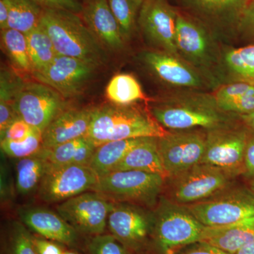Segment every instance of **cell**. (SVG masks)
Instances as JSON below:
<instances>
[{"mask_svg": "<svg viewBox=\"0 0 254 254\" xmlns=\"http://www.w3.org/2000/svg\"><path fill=\"white\" fill-rule=\"evenodd\" d=\"M168 132L155 120L149 110L134 104L110 103L94 108L86 136L98 146L120 140L160 138Z\"/></svg>", "mask_w": 254, "mask_h": 254, "instance_id": "obj_1", "label": "cell"}, {"mask_svg": "<svg viewBox=\"0 0 254 254\" xmlns=\"http://www.w3.org/2000/svg\"><path fill=\"white\" fill-rule=\"evenodd\" d=\"M149 112L167 131H205L236 123L240 116L220 109L213 97L190 96L164 100Z\"/></svg>", "mask_w": 254, "mask_h": 254, "instance_id": "obj_2", "label": "cell"}, {"mask_svg": "<svg viewBox=\"0 0 254 254\" xmlns=\"http://www.w3.org/2000/svg\"><path fill=\"white\" fill-rule=\"evenodd\" d=\"M40 24L51 38L58 55L103 64L104 48L78 14L66 10L43 9Z\"/></svg>", "mask_w": 254, "mask_h": 254, "instance_id": "obj_3", "label": "cell"}, {"mask_svg": "<svg viewBox=\"0 0 254 254\" xmlns=\"http://www.w3.org/2000/svg\"><path fill=\"white\" fill-rule=\"evenodd\" d=\"M153 214L148 253L176 254L201 240L205 226L185 205L174 203L163 195Z\"/></svg>", "mask_w": 254, "mask_h": 254, "instance_id": "obj_4", "label": "cell"}, {"mask_svg": "<svg viewBox=\"0 0 254 254\" xmlns=\"http://www.w3.org/2000/svg\"><path fill=\"white\" fill-rule=\"evenodd\" d=\"M165 177L158 174L119 170L99 177L93 191L114 203H127L153 209L163 194Z\"/></svg>", "mask_w": 254, "mask_h": 254, "instance_id": "obj_5", "label": "cell"}, {"mask_svg": "<svg viewBox=\"0 0 254 254\" xmlns=\"http://www.w3.org/2000/svg\"><path fill=\"white\" fill-rule=\"evenodd\" d=\"M236 178L205 163L173 177H166L163 195L179 205H190L217 194L234 183Z\"/></svg>", "mask_w": 254, "mask_h": 254, "instance_id": "obj_6", "label": "cell"}, {"mask_svg": "<svg viewBox=\"0 0 254 254\" xmlns=\"http://www.w3.org/2000/svg\"><path fill=\"white\" fill-rule=\"evenodd\" d=\"M187 208L205 227H222L254 217V190L234 183Z\"/></svg>", "mask_w": 254, "mask_h": 254, "instance_id": "obj_7", "label": "cell"}, {"mask_svg": "<svg viewBox=\"0 0 254 254\" xmlns=\"http://www.w3.org/2000/svg\"><path fill=\"white\" fill-rule=\"evenodd\" d=\"M250 128L238 121L206 131L201 163L208 164L237 178L245 173V155Z\"/></svg>", "mask_w": 254, "mask_h": 254, "instance_id": "obj_8", "label": "cell"}, {"mask_svg": "<svg viewBox=\"0 0 254 254\" xmlns=\"http://www.w3.org/2000/svg\"><path fill=\"white\" fill-rule=\"evenodd\" d=\"M115 203L93 190H88L58 203L60 214L78 233L95 236L104 233Z\"/></svg>", "mask_w": 254, "mask_h": 254, "instance_id": "obj_9", "label": "cell"}, {"mask_svg": "<svg viewBox=\"0 0 254 254\" xmlns=\"http://www.w3.org/2000/svg\"><path fill=\"white\" fill-rule=\"evenodd\" d=\"M153 223V209L127 203H115L108 220L110 234L132 254L147 252Z\"/></svg>", "mask_w": 254, "mask_h": 254, "instance_id": "obj_10", "label": "cell"}, {"mask_svg": "<svg viewBox=\"0 0 254 254\" xmlns=\"http://www.w3.org/2000/svg\"><path fill=\"white\" fill-rule=\"evenodd\" d=\"M14 109L18 118L43 132L65 109V103L58 92L41 82H24L15 98Z\"/></svg>", "mask_w": 254, "mask_h": 254, "instance_id": "obj_11", "label": "cell"}, {"mask_svg": "<svg viewBox=\"0 0 254 254\" xmlns=\"http://www.w3.org/2000/svg\"><path fill=\"white\" fill-rule=\"evenodd\" d=\"M206 131H169L158 138V146L167 177H173L200 163L204 154Z\"/></svg>", "mask_w": 254, "mask_h": 254, "instance_id": "obj_12", "label": "cell"}, {"mask_svg": "<svg viewBox=\"0 0 254 254\" xmlns=\"http://www.w3.org/2000/svg\"><path fill=\"white\" fill-rule=\"evenodd\" d=\"M99 177L89 165L50 167L43 177L38 195L42 201L61 203L93 190Z\"/></svg>", "mask_w": 254, "mask_h": 254, "instance_id": "obj_13", "label": "cell"}, {"mask_svg": "<svg viewBox=\"0 0 254 254\" xmlns=\"http://www.w3.org/2000/svg\"><path fill=\"white\" fill-rule=\"evenodd\" d=\"M99 66L86 60L58 55L48 67L32 74L64 98H71L81 93Z\"/></svg>", "mask_w": 254, "mask_h": 254, "instance_id": "obj_14", "label": "cell"}, {"mask_svg": "<svg viewBox=\"0 0 254 254\" xmlns=\"http://www.w3.org/2000/svg\"><path fill=\"white\" fill-rule=\"evenodd\" d=\"M177 14L167 0H144L138 25L151 44L161 52L180 58L175 42Z\"/></svg>", "mask_w": 254, "mask_h": 254, "instance_id": "obj_15", "label": "cell"}, {"mask_svg": "<svg viewBox=\"0 0 254 254\" xmlns=\"http://www.w3.org/2000/svg\"><path fill=\"white\" fill-rule=\"evenodd\" d=\"M175 42L179 55L190 64L206 68L215 62L213 41L205 28L178 11Z\"/></svg>", "mask_w": 254, "mask_h": 254, "instance_id": "obj_16", "label": "cell"}, {"mask_svg": "<svg viewBox=\"0 0 254 254\" xmlns=\"http://www.w3.org/2000/svg\"><path fill=\"white\" fill-rule=\"evenodd\" d=\"M17 213L28 230L43 238L68 246L77 242L78 232L58 213L43 206H22Z\"/></svg>", "mask_w": 254, "mask_h": 254, "instance_id": "obj_17", "label": "cell"}, {"mask_svg": "<svg viewBox=\"0 0 254 254\" xmlns=\"http://www.w3.org/2000/svg\"><path fill=\"white\" fill-rule=\"evenodd\" d=\"M142 59L160 80L174 86L197 88L203 86L199 73L179 57L161 51L145 52Z\"/></svg>", "mask_w": 254, "mask_h": 254, "instance_id": "obj_18", "label": "cell"}, {"mask_svg": "<svg viewBox=\"0 0 254 254\" xmlns=\"http://www.w3.org/2000/svg\"><path fill=\"white\" fill-rule=\"evenodd\" d=\"M81 14L103 46L113 50L123 49L125 41L108 0H84Z\"/></svg>", "mask_w": 254, "mask_h": 254, "instance_id": "obj_19", "label": "cell"}, {"mask_svg": "<svg viewBox=\"0 0 254 254\" xmlns=\"http://www.w3.org/2000/svg\"><path fill=\"white\" fill-rule=\"evenodd\" d=\"M94 108L64 110L43 131V148H50L86 136Z\"/></svg>", "mask_w": 254, "mask_h": 254, "instance_id": "obj_20", "label": "cell"}, {"mask_svg": "<svg viewBox=\"0 0 254 254\" xmlns=\"http://www.w3.org/2000/svg\"><path fill=\"white\" fill-rule=\"evenodd\" d=\"M202 242L236 254L254 241V217L222 227H205Z\"/></svg>", "mask_w": 254, "mask_h": 254, "instance_id": "obj_21", "label": "cell"}, {"mask_svg": "<svg viewBox=\"0 0 254 254\" xmlns=\"http://www.w3.org/2000/svg\"><path fill=\"white\" fill-rule=\"evenodd\" d=\"M187 7L202 19L217 26H238L250 0H184Z\"/></svg>", "mask_w": 254, "mask_h": 254, "instance_id": "obj_22", "label": "cell"}, {"mask_svg": "<svg viewBox=\"0 0 254 254\" xmlns=\"http://www.w3.org/2000/svg\"><path fill=\"white\" fill-rule=\"evenodd\" d=\"M136 170L167 177L158 146V138L145 137L125 155L113 171Z\"/></svg>", "mask_w": 254, "mask_h": 254, "instance_id": "obj_23", "label": "cell"}, {"mask_svg": "<svg viewBox=\"0 0 254 254\" xmlns=\"http://www.w3.org/2000/svg\"><path fill=\"white\" fill-rule=\"evenodd\" d=\"M96 147L86 136L53 148H43V151L50 166L53 168L72 165H88Z\"/></svg>", "mask_w": 254, "mask_h": 254, "instance_id": "obj_24", "label": "cell"}, {"mask_svg": "<svg viewBox=\"0 0 254 254\" xmlns=\"http://www.w3.org/2000/svg\"><path fill=\"white\" fill-rule=\"evenodd\" d=\"M49 168V163L43 149L32 156L18 159L16 163V188L23 195L38 190L43 177Z\"/></svg>", "mask_w": 254, "mask_h": 254, "instance_id": "obj_25", "label": "cell"}, {"mask_svg": "<svg viewBox=\"0 0 254 254\" xmlns=\"http://www.w3.org/2000/svg\"><path fill=\"white\" fill-rule=\"evenodd\" d=\"M144 138L110 141L98 145L88 165L98 177L111 173L128 151L141 143Z\"/></svg>", "mask_w": 254, "mask_h": 254, "instance_id": "obj_26", "label": "cell"}, {"mask_svg": "<svg viewBox=\"0 0 254 254\" xmlns=\"http://www.w3.org/2000/svg\"><path fill=\"white\" fill-rule=\"evenodd\" d=\"M222 64L231 83L254 85V44L229 49L222 57Z\"/></svg>", "mask_w": 254, "mask_h": 254, "instance_id": "obj_27", "label": "cell"}, {"mask_svg": "<svg viewBox=\"0 0 254 254\" xmlns=\"http://www.w3.org/2000/svg\"><path fill=\"white\" fill-rule=\"evenodd\" d=\"M32 73L43 71L58 56L49 35L41 24L26 34Z\"/></svg>", "mask_w": 254, "mask_h": 254, "instance_id": "obj_28", "label": "cell"}, {"mask_svg": "<svg viewBox=\"0 0 254 254\" xmlns=\"http://www.w3.org/2000/svg\"><path fill=\"white\" fill-rule=\"evenodd\" d=\"M9 6L8 28L27 34L41 22L43 8L32 0H6Z\"/></svg>", "mask_w": 254, "mask_h": 254, "instance_id": "obj_29", "label": "cell"}, {"mask_svg": "<svg viewBox=\"0 0 254 254\" xmlns=\"http://www.w3.org/2000/svg\"><path fill=\"white\" fill-rule=\"evenodd\" d=\"M105 93L108 99L115 105H132L145 99L141 85L134 76L128 73L115 75L107 86Z\"/></svg>", "mask_w": 254, "mask_h": 254, "instance_id": "obj_30", "label": "cell"}, {"mask_svg": "<svg viewBox=\"0 0 254 254\" xmlns=\"http://www.w3.org/2000/svg\"><path fill=\"white\" fill-rule=\"evenodd\" d=\"M1 45L11 64L16 69L32 73L26 34L11 28L1 30Z\"/></svg>", "mask_w": 254, "mask_h": 254, "instance_id": "obj_31", "label": "cell"}, {"mask_svg": "<svg viewBox=\"0 0 254 254\" xmlns=\"http://www.w3.org/2000/svg\"><path fill=\"white\" fill-rule=\"evenodd\" d=\"M33 236L21 221H9L3 234L2 254H39Z\"/></svg>", "mask_w": 254, "mask_h": 254, "instance_id": "obj_32", "label": "cell"}, {"mask_svg": "<svg viewBox=\"0 0 254 254\" xmlns=\"http://www.w3.org/2000/svg\"><path fill=\"white\" fill-rule=\"evenodd\" d=\"M143 1L144 0H108L125 41L129 40L134 33Z\"/></svg>", "mask_w": 254, "mask_h": 254, "instance_id": "obj_33", "label": "cell"}, {"mask_svg": "<svg viewBox=\"0 0 254 254\" xmlns=\"http://www.w3.org/2000/svg\"><path fill=\"white\" fill-rule=\"evenodd\" d=\"M43 132L38 129L20 141H0L1 152L11 158L21 159L32 156L43 149Z\"/></svg>", "mask_w": 254, "mask_h": 254, "instance_id": "obj_34", "label": "cell"}, {"mask_svg": "<svg viewBox=\"0 0 254 254\" xmlns=\"http://www.w3.org/2000/svg\"><path fill=\"white\" fill-rule=\"evenodd\" d=\"M24 81L11 71L1 70L0 76V113H14L15 98Z\"/></svg>", "mask_w": 254, "mask_h": 254, "instance_id": "obj_35", "label": "cell"}, {"mask_svg": "<svg viewBox=\"0 0 254 254\" xmlns=\"http://www.w3.org/2000/svg\"><path fill=\"white\" fill-rule=\"evenodd\" d=\"M88 249L90 254H132L111 234L92 237Z\"/></svg>", "mask_w": 254, "mask_h": 254, "instance_id": "obj_36", "label": "cell"}, {"mask_svg": "<svg viewBox=\"0 0 254 254\" xmlns=\"http://www.w3.org/2000/svg\"><path fill=\"white\" fill-rule=\"evenodd\" d=\"M250 95H254V85L245 82H232L220 87L213 97L219 105Z\"/></svg>", "mask_w": 254, "mask_h": 254, "instance_id": "obj_37", "label": "cell"}, {"mask_svg": "<svg viewBox=\"0 0 254 254\" xmlns=\"http://www.w3.org/2000/svg\"><path fill=\"white\" fill-rule=\"evenodd\" d=\"M36 128L30 126L22 119H15L4 131L0 133L1 141H20L24 140L34 131Z\"/></svg>", "mask_w": 254, "mask_h": 254, "instance_id": "obj_38", "label": "cell"}, {"mask_svg": "<svg viewBox=\"0 0 254 254\" xmlns=\"http://www.w3.org/2000/svg\"><path fill=\"white\" fill-rule=\"evenodd\" d=\"M218 106L224 112L239 116L249 115L254 111V95L241 97L238 99L222 103Z\"/></svg>", "mask_w": 254, "mask_h": 254, "instance_id": "obj_39", "label": "cell"}, {"mask_svg": "<svg viewBox=\"0 0 254 254\" xmlns=\"http://www.w3.org/2000/svg\"><path fill=\"white\" fill-rule=\"evenodd\" d=\"M43 9H56L81 14L82 4L78 0H32Z\"/></svg>", "mask_w": 254, "mask_h": 254, "instance_id": "obj_40", "label": "cell"}, {"mask_svg": "<svg viewBox=\"0 0 254 254\" xmlns=\"http://www.w3.org/2000/svg\"><path fill=\"white\" fill-rule=\"evenodd\" d=\"M237 28L246 36L254 38V0L249 1Z\"/></svg>", "mask_w": 254, "mask_h": 254, "instance_id": "obj_41", "label": "cell"}, {"mask_svg": "<svg viewBox=\"0 0 254 254\" xmlns=\"http://www.w3.org/2000/svg\"><path fill=\"white\" fill-rule=\"evenodd\" d=\"M176 254H230L207 242H195L187 246Z\"/></svg>", "mask_w": 254, "mask_h": 254, "instance_id": "obj_42", "label": "cell"}, {"mask_svg": "<svg viewBox=\"0 0 254 254\" xmlns=\"http://www.w3.org/2000/svg\"><path fill=\"white\" fill-rule=\"evenodd\" d=\"M244 176L254 180V131L250 129L245 155Z\"/></svg>", "mask_w": 254, "mask_h": 254, "instance_id": "obj_43", "label": "cell"}, {"mask_svg": "<svg viewBox=\"0 0 254 254\" xmlns=\"http://www.w3.org/2000/svg\"><path fill=\"white\" fill-rule=\"evenodd\" d=\"M33 242L39 254H63L64 251L53 241L33 236Z\"/></svg>", "mask_w": 254, "mask_h": 254, "instance_id": "obj_44", "label": "cell"}, {"mask_svg": "<svg viewBox=\"0 0 254 254\" xmlns=\"http://www.w3.org/2000/svg\"><path fill=\"white\" fill-rule=\"evenodd\" d=\"M9 13V6H8L6 0H0V28H1V31L8 28Z\"/></svg>", "mask_w": 254, "mask_h": 254, "instance_id": "obj_45", "label": "cell"}, {"mask_svg": "<svg viewBox=\"0 0 254 254\" xmlns=\"http://www.w3.org/2000/svg\"><path fill=\"white\" fill-rule=\"evenodd\" d=\"M240 118L242 123L245 124L246 126L254 131V111L249 115H242Z\"/></svg>", "mask_w": 254, "mask_h": 254, "instance_id": "obj_46", "label": "cell"}, {"mask_svg": "<svg viewBox=\"0 0 254 254\" xmlns=\"http://www.w3.org/2000/svg\"><path fill=\"white\" fill-rule=\"evenodd\" d=\"M236 254H254V241L250 245L246 246Z\"/></svg>", "mask_w": 254, "mask_h": 254, "instance_id": "obj_47", "label": "cell"}, {"mask_svg": "<svg viewBox=\"0 0 254 254\" xmlns=\"http://www.w3.org/2000/svg\"><path fill=\"white\" fill-rule=\"evenodd\" d=\"M249 186L250 187V188L252 190H254V180H250V182H249Z\"/></svg>", "mask_w": 254, "mask_h": 254, "instance_id": "obj_48", "label": "cell"}, {"mask_svg": "<svg viewBox=\"0 0 254 254\" xmlns=\"http://www.w3.org/2000/svg\"><path fill=\"white\" fill-rule=\"evenodd\" d=\"M63 254H79L76 252H71V251H64Z\"/></svg>", "mask_w": 254, "mask_h": 254, "instance_id": "obj_49", "label": "cell"}, {"mask_svg": "<svg viewBox=\"0 0 254 254\" xmlns=\"http://www.w3.org/2000/svg\"><path fill=\"white\" fill-rule=\"evenodd\" d=\"M150 254L148 253V252H141V253H138V254Z\"/></svg>", "mask_w": 254, "mask_h": 254, "instance_id": "obj_50", "label": "cell"}]
</instances>
